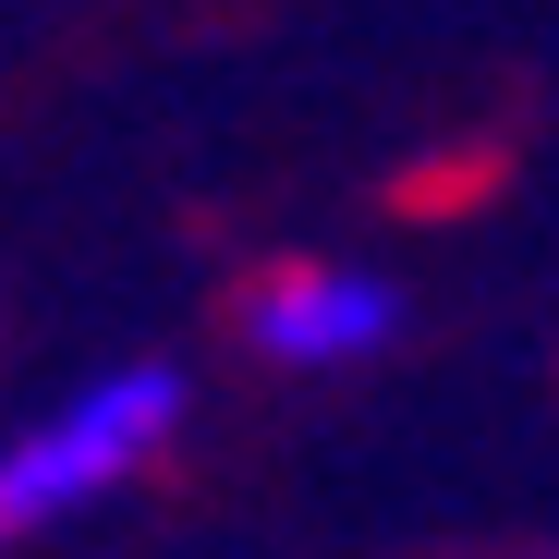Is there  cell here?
I'll list each match as a JSON object with an SVG mask.
<instances>
[{
  "mask_svg": "<svg viewBox=\"0 0 559 559\" xmlns=\"http://www.w3.org/2000/svg\"><path fill=\"white\" fill-rule=\"evenodd\" d=\"M170 426H182V365H110V378H85L49 426H25L0 450V535H37V523H73V511L122 499L170 450Z\"/></svg>",
  "mask_w": 559,
  "mask_h": 559,
  "instance_id": "cell-1",
  "label": "cell"
},
{
  "mask_svg": "<svg viewBox=\"0 0 559 559\" xmlns=\"http://www.w3.org/2000/svg\"><path fill=\"white\" fill-rule=\"evenodd\" d=\"M402 329V293L378 267H267L243 293V341L267 365H353Z\"/></svg>",
  "mask_w": 559,
  "mask_h": 559,
  "instance_id": "cell-2",
  "label": "cell"
}]
</instances>
